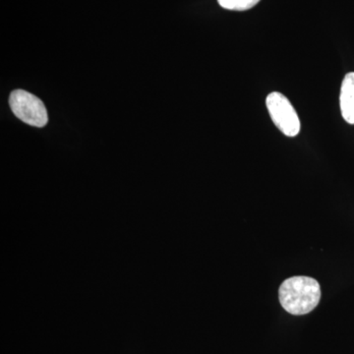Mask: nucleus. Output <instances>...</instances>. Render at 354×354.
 <instances>
[{
  "instance_id": "20e7f679",
  "label": "nucleus",
  "mask_w": 354,
  "mask_h": 354,
  "mask_svg": "<svg viewBox=\"0 0 354 354\" xmlns=\"http://www.w3.org/2000/svg\"><path fill=\"white\" fill-rule=\"evenodd\" d=\"M339 106L344 120L348 124L354 125V72L344 76L342 83Z\"/></svg>"
},
{
  "instance_id": "7ed1b4c3",
  "label": "nucleus",
  "mask_w": 354,
  "mask_h": 354,
  "mask_svg": "<svg viewBox=\"0 0 354 354\" xmlns=\"http://www.w3.org/2000/svg\"><path fill=\"white\" fill-rule=\"evenodd\" d=\"M9 104L13 113L28 125L44 127L48 121V111L44 102L24 90H16L11 93Z\"/></svg>"
},
{
  "instance_id": "39448f33",
  "label": "nucleus",
  "mask_w": 354,
  "mask_h": 354,
  "mask_svg": "<svg viewBox=\"0 0 354 354\" xmlns=\"http://www.w3.org/2000/svg\"><path fill=\"white\" fill-rule=\"evenodd\" d=\"M218 4L227 10L246 11L257 6L260 0H218Z\"/></svg>"
},
{
  "instance_id": "f03ea898",
  "label": "nucleus",
  "mask_w": 354,
  "mask_h": 354,
  "mask_svg": "<svg viewBox=\"0 0 354 354\" xmlns=\"http://www.w3.org/2000/svg\"><path fill=\"white\" fill-rule=\"evenodd\" d=\"M266 106L279 131L288 137H295L300 132V120L290 100L279 92L268 95Z\"/></svg>"
},
{
  "instance_id": "f257e3e1",
  "label": "nucleus",
  "mask_w": 354,
  "mask_h": 354,
  "mask_svg": "<svg viewBox=\"0 0 354 354\" xmlns=\"http://www.w3.org/2000/svg\"><path fill=\"white\" fill-rule=\"evenodd\" d=\"M279 298L283 308L291 315H305L320 302V283L310 277H292L279 286Z\"/></svg>"
}]
</instances>
